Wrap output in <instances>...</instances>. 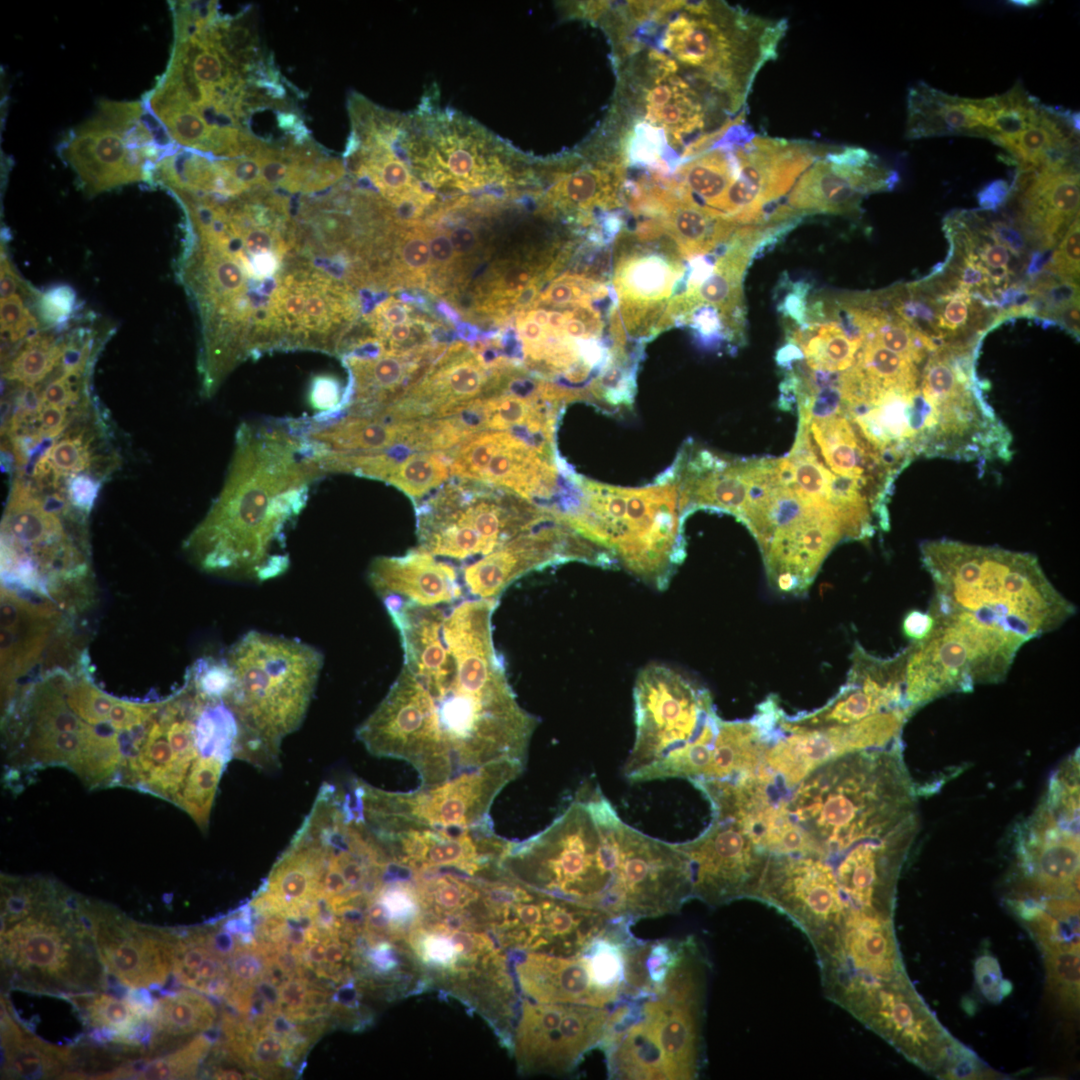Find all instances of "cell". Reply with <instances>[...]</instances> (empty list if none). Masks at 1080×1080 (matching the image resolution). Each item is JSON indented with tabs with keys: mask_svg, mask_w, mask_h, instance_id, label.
Returning <instances> with one entry per match:
<instances>
[{
	"mask_svg": "<svg viewBox=\"0 0 1080 1080\" xmlns=\"http://www.w3.org/2000/svg\"><path fill=\"white\" fill-rule=\"evenodd\" d=\"M497 605L465 596L387 610L404 662L356 737L376 757L411 764L421 787L492 765L526 764L538 720L518 703L495 648Z\"/></svg>",
	"mask_w": 1080,
	"mask_h": 1080,
	"instance_id": "1",
	"label": "cell"
},
{
	"mask_svg": "<svg viewBox=\"0 0 1080 1080\" xmlns=\"http://www.w3.org/2000/svg\"><path fill=\"white\" fill-rule=\"evenodd\" d=\"M502 865L530 888L629 925L675 914L692 899L677 844L626 824L592 781L544 830L510 842Z\"/></svg>",
	"mask_w": 1080,
	"mask_h": 1080,
	"instance_id": "2",
	"label": "cell"
},
{
	"mask_svg": "<svg viewBox=\"0 0 1080 1080\" xmlns=\"http://www.w3.org/2000/svg\"><path fill=\"white\" fill-rule=\"evenodd\" d=\"M325 476L291 418L242 423L219 495L183 543L219 577L264 582L290 565L286 535Z\"/></svg>",
	"mask_w": 1080,
	"mask_h": 1080,
	"instance_id": "3",
	"label": "cell"
},
{
	"mask_svg": "<svg viewBox=\"0 0 1080 1080\" xmlns=\"http://www.w3.org/2000/svg\"><path fill=\"white\" fill-rule=\"evenodd\" d=\"M786 19L724 1L623 2L610 35L652 47L729 117L742 112L756 75L778 56Z\"/></svg>",
	"mask_w": 1080,
	"mask_h": 1080,
	"instance_id": "4",
	"label": "cell"
},
{
	"mask_svg": "<svg viewBox=\"0 0 1080 1080\" xmlns=\"http://www.w3.org/2000/svg\"><path fill=\"white\" fill-rule=\"evenodd\" d=\"M920 555L934 586L929 609L965 613L1027 642L1076 613L1030 553L938 539L922 542Z\"/></svg>",
	"mask_w": 1080,
	"mask_h": 1080,
	"instance_id": "5",
	"label": "cell"
},
{
	"mask_svg": "<svg viewBox=\"0 0 1080 1080\" xmlns=\"http://www.w3.org/2000/svg\"><path fill=\"white\" fill-rule=\"evenodd\" d=\"M225 659L232 674L225 699L239 725L235 758L275 768L284 738L307 714L324 656L301 640L252 630Z\"/></svg>",
	"mask_w": 1080,
	"mask_h": 1080,
	"instance_id": "6",
	"label": "cell"
},
{
	"mask_svg": "<svg viewBox=\"0 0 1080 1080\" xmlns=\"http://www.w3.org/2000/svg\"><path fill=\"white\" fill-rule=\"evenodd\" d=\"M2 981L34 993L72 996L105 991L87 913V897L50 879L38 907L1 930Z\"/></svg>",
	"mask_w": 1080,
	"mask_h": 1080,
	"instance_id": "7",
	"label": "cell"
},
{
	"mask_svg": "<svg viewBox=\"0 0 1080 1080\" xmlns=\"http://www.w3.org/2000/svg\"><path fill=\"white\" fill-rule=\"evenodd\" d=\"M569 525L630 572L662 590L683 558L671 486L619 489L585 483Z\"/></svg>",
	"mask_w": 1080,
	"mask_h": 1080,
	"instance_id": "8",
	"label": "cell"
},
{
	"mask_svg": "<svg viewBox=\"0 0 1080 1080\" xmlns=\"http://www.w3.org/2000/svg\"><path fill=\"white\" fill-rule=\"evenodd\" d=\"M416 505L419 548L457 568L490 554L552 516L501 489L460 479Z\"/></svg>",
	"mask_w": 1080,
	"mask_h": 1080,
	"instance_id": "9",
	"label": "cell"
},
{
	"mask_svg": "<svg viewBox=\"0 0 1080 1080\" xmlns=\"http://www.w3.org/2000/svg\"><path fill=\"white\" fill-rule=\"evenodd\" d=\"M928 612L930 633L907 646L905 699L913 714L947 694L1003 681L1025 643L964 613Z\"/></svg>",
	"mask_w": 1080,
	"mask_h": 1080,
	"instance_id": "10",
	"label": "cell"
},
{
	"mask_svg": "<svg viewBox=\"0 0 1080 1080\" xmlns=\"http://www.w3.org/2000/svg\"><path fill=\"white\" fill-rule=\"evenodd\" d=\"M636 737L624 765L631 782L681 778L692 747L717 716L708 690L673 669L651 664L634 685Z\"/></svg>",
	"mask_w": 1080,
	"mask_h": 1080,
	"instance_id": "11",
	"label": "cell"
},
{
	"mask_svg": "<svg viewBox=\"0 0 1080 1080\" xmlns=\"http://www.w3.org/2000/svg\"><path fill=\"white\" fill-rule=\"evenodd\" d=\"M174 144L143 102L104 100L69 132L60 155L84 191L94 196L151 181L156 164L176 149Z\"/></svg>",
	"mask_w": 1080,
	"mask_h": 1080,
	"instance_id": "12",
	"label": "cell"
},
{
	"mask_svg": "<svg viewBox=\"0 0 1080 1080\" xmlns=\"http://www.w3.org/2000/svg\"><path fill=\"white\" fill-rule=\"evenodd\" d=\"M431 92L411 114L416 176L432 186L461 190L520 183L532 156L515 149L458 111L441 108Z\"/></svg>",
	"mask_w": 1080,
	"mask_h": 1080,
	"instance_id": "13",
	"label": "cell"
},
{
	"mask_svg": "<svg viewBox=\"0 0 1080 1080\" xmlns=\"http://www.w3.org/2000/svg\"><path fill=\"white\" fill-rule=\"evenodd\" d=\"M709 972L705 949L687 944L652 994L623 999L628 1018L667 1080L696 1079L703 1068Z\"/></svg>",
	"mask_w": 1080,
	"mask_h": 1080,
	"instance_id": "14",
	"label": "cell"
},
{
	"mask_svg": "<svg viewBox=\"0 0 1080 1080\" xmlns=\"http://www.w3.org/2000/svg\"><path fill=\"white\" fill-rule=\"evenodd\" d=\"M1015 842L1020 891L1043 906L1078 902V753L1053 773L1037 808L1018 826Z\"/></svg>",
	"mask_w": 1080,
	"mask_h": 1080,
	"instance_id": "15",
	"label": "cell"
},
{
	"mask_svg": "<svg viewBox=\"0 0 1080 1080\" xmlns=\"http://www.w3.org/2000/svg\"><path fill=\"white\" fill-rule=\"evenodd\" d=\"M613 285L615 315L626 336L646 337L669 326L667 311L680 293L682 257L656 221L644 219L635 232L616 239Z\"/></svg>",
	"mask_w": 1080,
	"mask_h": 1080,
	"instance_id": "16",
	"label": "cell"
},
{
	"mask_svg": "<svg viewBox=\"0 0 1080 1080\" xmlns=\"http://www.w3.org/2000/svg\"><path fill=\"white\" fill-rule=\"evenodd\" d=\"M790 918L813 945L819 965L836 958L850 911L832 866L811 854H766L752 897Z\"/></svg>",
	"mask_w": 1080,
	"mask_h": 1080,
	"instance_id": "17",
	"label": "cell"
},
{
	"mask_svg": "<svg viewBox=\"0 0 1080 1080\" xmlns=\"http://www.w3.org/2000/svg\"><path fill=\"white\" fill-rule=\"evenodd\" d=\"M611 1008L525 1001L518 1022L514 1051L525 1074L562 1075L573 1071L594 1048H599Z\"/></svg>",
	"mask_w": 1080,
	"mask_h": 1080,
	"instance_id": "18",
	"label": "cell"
},
{
	"mask_svg": "<svg viewBox=\"0 0 1080 1080\" xmlns=\"http://www.w3.org/2000/svg\"><path fill=\"white\" fill-rule=\"evenodd\" d=\"M910 1060L930 1067L946 1054L947 1037L913 991L905 974L885 982H859L836 999Z\"/></svg>",
	"mask_w": 1080,
	"mask_h": 1080,
	"instance_id": "19",
	"label": "cell"
},
{
	"mask_svg": "<svg viewBox=\"0 0 1080 1080\" xmlns=\"http://www.w3.org/2000/svg\"><path fill=\"white\" fill-rule=\"evenodd\" d=\"M525 766L502 763L464 774L432 787L410 792L376 788L381 805L401 821L431 828H473L490 822L489 810L498 793Z\"/></svg>",
	"mask_w": 1080,
	"mask_h": 1080,
	"instance_id": "20",
	"label": "cell"
},
{
	"mask_svg": "<svg viewBox=\"0 0 1080 1080\" xmlns=\"http://www.w3.org/2000/svg\"><path fill=\"white\" fill-rule=\"evenodd\" d=\"M676 844L688 860L692 898L714 907L752 899L766 853L756 847L737 822L713 815L698 837Z\"/></svg>",
	"mask_w": 1080,
	"mask_h": 1080,
	"instance_id": "21",
	"label": "cell"
},
{
	"mask_svg": "<svg viewBox=\"0 0 1080 1080\" xmlns=\"http://www.w3.org/2000/svg\"><path fill=\"white\" fill-rule=\"evenodd\" d=\"M897 182V172L867 149L833 146L799 177L784 205L800 217L858 213L865 196L891 190Z\"/></svg>",
	"mask_w": 1080,
	"mask_h": 1080,
	"instance_id": "22",
	"label": "cell"
},
{
	"mask_svg": "<svg viewBox=\"0 0 1080 1080\" xmlns=\"http://www.w3.org/2000/svg\"><path fill=\"white\" fill-rule=\"evenodd\" d=\"M89 914L101 963L119 985L155 989L167 982L173 968L172 929L141 924L92 899Z\"/></svg>",
	"mask_w": 1080,
	"mask_h": 1080,
	"instance_id": "23",
	"label": "cell"
},
{
	"mask_svg": "<svg viewBox=\"0 0 1080 1080\" xmlns=\"http://www.w3.org/2000/svg\"><path fill=\"white\" fill-rule=\"evenodd\" d=\"M851 663L846 684L832 700L816 711L795 717L782 711L779 728L803 731L845 726L889 711H904L912 716L905 699L903 661L898 655L879 658L856 643Z\"/></svg>",
	"mask_w": 1080,
	"mask_h": 1080,
	"instance_id": "24",
	"label": "cell"
},
{
	"mask_svg": "<svg viewBox=\"0 0 1080 1080\" xmlns=\"http://www.w3.org/2000/svg\"><path fill=\"white\" fill-rule=\"evenodd\" d=\"M843 537L834 507L806 506L796 521L774 531L762 548L771 584L784 593L806 592L823 559Z\"/></svg>",
	"mask_w": 1080,
	"mask_h": 1080,
	"instance_id": "25",
	"label": "cell"
},
{
	"mask_svg": "<svg viewBox=\"0 0 1080 1080\" xmlns=\"http://www.w3.org/2000/svg\"><path fill=\"white\" fill-rule=\"evenodd\" d=\"M61 608L54 602L1 588V681L2 705L16 693L20 681L34 669L61 625Z\"/></svg>",
	"mask_w": 1080,
	"mask_h": 1080,
	"instance_id": "26",
	"label": "cell"
},
{
	"mask_svg": "<svg viewBox=\"0 0 1080 1080\" xmlns=\"http://www.w3.org/2000/svg\"><path fill=\"white\" fill-rule=\"evenodd\" d=\"M1010 188L1017 222L1041 252L1053 249L1079 218L1078 167L1017 169Z\"/></svg>",
	"mask_w": 1080,
	"mask_h": 1080,
	"instance_id": "27",
	"label": "cell"
},
{
	"mask_svg": "<svg viewBox=\"0 0 1080 1080\" xmlns=\"http://www.w3.org/2000/svg\"><path fill=\"white\" fill-rule=\"evenodd\" d=\"M367 579L385 609L430 606L468 596L459 569L419 547L401 556L375 558Z\"/></svg>",
	"mask_w": 1080,
	"mask_h": 1080,
	"instance_id": "28",
	"label": "cell"
},
{
	"mask_svg": "<svg viewBox=\"0 0 1080 1080\" xmlns=\"http://www.w3.org/2000/svg\"><path fill=\"white\" fill-rule=\"evenodd\" d=\"M892 917L848 911L842 925L836 960L821 969L822 983L844 976L885 982L902 974Z\"/></svg>",
	"mask_w": 1080,
	"mask_h": 1080,
	"instance_id": "29",
	"label": "cell"
},
{
	"mask_svg": "<svg viewBox=\"0 0 1080 1080\" xmlns=\"http://www.w3.org/2000/svg\"><path fill=\"white\" fill-rule=\"evenodd\" d=\"M522 990L541 1003L613 1006L620 997L596 980L587 955L531 952L516 967Z\"/></svg>",
	"mask_w": 1080,
	"mask_h": 1080,
	"instance_id": "30",
	"label": "cell"
},
{
	"mask_svg": "<svg viewBox=\"0 0 1080 1080\" xmlns=\"http://www.w3.org/2000/svg\"><path fill=\"white\" fill-rule=\"evenodd\" d=\"M996 105V96L962 98L918 82L908 91L906 137L910 140L945 135L987 138Z\"/></svg>",
	"mask_w": 1080,
	"mask_h": 1080,
	"instance_id": "31",
	"label": "cell"
},
{
	"mask_svg": "<svg viewBox=\"0 0 1080 1080\" xmlns=\"http://www.w3.org/2000/svg\"><path fill=\"white\" fill-rule=\"evenodd\" d=\"M73 1060L69 1048L48 1044L22 1028L1 997V1079L64 1076Z\"/></svg>",
	"mask_w": 1080,
	"mask_h": 1080,
	"instance_id": "32",
	"label": "cell"
},
{
	"mask_svg": "<svg viewBox=\"0 0 1080 1080\" xmlns=\"http://www.w3.org/2000/svg\"><path fill=\"white\" fill-rule=\"evenodd\" d=\"M210 997L192 991H171L156 999L152 1017L151 1038L146 1056H155L172 1039L201 1033L214 1026L217 1018L216 1005Z\"/></svg>",
	"mask_w": 1080,
	"mask_h": 1080,
	"instance_id": "33",
	"label": "cell"
},
{
	"mask_svg": "<svg viewBox=\"0 0 1080 1080\" xmlns=\"http://www.w3.org/2000/svg\"><path fill=\"white\" fill-rule=\"evenodd\" d=\"M791 339L811 369L825 372L850 369L862 345V339L851 337L838 321L807 323L794 330Z\"/></svg>",
	"mask_w": 1080,
	"mask_h": 1080,
	"instance_id": "34",
	"label": "cell"
},
{
	"mask_svg": "<svg viewBox=\"0 0 1080 1080\" xmlns=\"http://www.w3.org/2000/svg\"><path fill=\"white\" fill-rule=\"evenodd\" d=\"M213 1043L201 1032L179 1049L164 1054L146 1056L123 1063L110 1071L97 1073L93 1079H187L194 1078L202 1060Z\"/></svg>",
	"mask_w": 1080,
	"mask_h": 1080,
	"instance_id": "35",
	"label": "cell"
},
{
	"mask_svg": "<svg viewBox=\"0 0 1080 1080\" xmlns=\"http://www.w3.org/2000/svg\"><path fill=\"white\" fill-rule=\"evenodd\" d=\"M854 365L881 389L915 392L920 388V364L874 340L863 339Z\"/></svg>",
	"mask_w": 1080,
	"mask_h": 1080,
	"instance_id": "36",
	"label": "cell"
},
{
	"mask_svg": "<svg viewBox=\"0 0 1080 1080\" xmlns=\"http://www.w3.org/2000/svg\"><path fill=\"white\" fill-rule=\"evenodd\" d=\"M65 346L66 341L39 332L4 360L2 377L15 386L38 385L58 366Z\"/></svg>",
	"mask_w": 1080,
	"mask_h": 1080,
	"instance_id": "37",
	"label": "cell"
},
{
	"mask_svg": "<svg viewBox=\"0 0 1080 1080\" xmlns=\"http://www.w3.org/2000/svg\"><path fill=\"white\" fill-rule=\"evenodd\" d=\"M451 460L446 452L409 453L397 462L384 481L405 493L416 504L451 476Z\"/></svg>",
	"mask_w": 1080,
	"mask_h": 1080,
	"instance_id": "38",
	"label": "cell"
},
{
	"mask_svg": "<svg viewBox=\"0 0 1080 1080\" xmlns=\"http://www.w3.org/2000/svg\"><path fill=\"white\" fill-rule=\"evenodd\" d=\"M1042 947L1045 950L1050 989L1064 1008L1075 1010L1079 994L1078 943H1051Z\"/></svg>",
	"mask_w": 1080,
	"mask_h": 1080,
	"instance_id": "39",
	"label": "cell"
},
{
	"mask_svg": "<svg viewBox=\"0 0 1080 1080\" xmlns=\"http://www.w3.org/2000/svg\"><path fill=\"white\" fill-rule=\"evenodd\" d=\"M50 878L1 875V930L31 914L42 901Z\"/></svg>",
	"mask_w": 1080,
	"mask_h": 1080,
	"instance_id": "40",
	"label": "cell"
},
{
	"mask_svg": "<svg viewBox=\"0 0 1080 1080\" xmlns=\"http://www.w3.org/2000/svg\"><path fill=\"white\" fill-rule=\"evenodd\" d=\"M295 1046L287 1039L264 1031H253L250 1039V1067L266 1076L277 1066H289L296 1059Z\"/></svg>",
	"mask_w": 1080,
	"mask_h": 1080,
	"instance_id": "41",
	"label": "cell"
},
{
	"mask_svg": "<svg viewBox=\"0 0 1080 1080\" xmlns=\"http://www.w3.org/2000/svg\"><path fill=\"white\" fill-rule=\"evenodd\" d=\"M1080 223L1075 219L1057 244L1044 270L1061 280L1079 284Z\"/></svg>",
	"mask_w": 1080,
	"mask_h": 1080,
	"instance_id": "42",
	"label": "cell"
},
{
	"mask_svg": "<svg viewBox=\"0 0 1080 1080\" xmlns=\"http://www.w3.org/2000/svg\"><path fill=\"white\" fill-rule=\"evenodd\" d=\"M36 309L46 325H63L76 310V293L68 285L52 286L38 295Z\"/></svg>",
	"mask_w": 1080,
	"mask_h": 1080,
	"instance_id": "43",
	"label": "cell"
},
{
	"mask_svg": "<svg viewBox=\"0 0 1080 1080\" xmlns=\"http://www.w3.org/2000/svg\"><path fill=\"white\" fill-rule=\"evenodd\" d=\"M229 976L233 984L254 985L264 977L267 968V959L256 946L240 945L235 954L229 959Z\"/></svg>",
	"mask_w": 1080,
	"mask_h": 1080,
	"instance_id": "44",
	"label": "cell"
},
{
	"mask_svg": "<svg viewBox=\"0 0 1080 1080\" xmlns=\"http://www.w3.org/2000/svg\"><path fill=\"white\" fill-rule=\"evenodd\" d=\"M399 261L410 274H425L431 263L428 238L420 231H408L401 237L398 247Z\"/></svg>",
	"mask_w": 1080,
	"mask_h": 1080,
	"instance_id": "45",
	"label": "cell"
},
{
	"mask_svg": "<svg viewBox=\"0 0 1080 1080\" xmlns=\"http://www.w3.org/2000/svg\"><path fill=\"white\" fill-rule=\"evenodd\" d=\"M416 947L426 963L441 968L452 967L459 956L446 932H423L418 937Z\"/></svg>",
	"mask_w": 1080,
	"mask_h": 1080,
	"instance_id": "46",
	"label": "cell"
},
{
	"mask_svg": "<svg viewBox=\"0 0 1080 1080\" xmlns=\"http://www.w3.org/2000/svg\"><path fill=\"white\" fill-rule=\"evenodd\" d=\"M345 391H342L339 382L332 376H316L310 389V402L320 413H329L338 410L344 401Z\"/></svg>",
	"mask_w": 1080,
	"mask_h": 1080,
	"instance_id": "47",
	"label": "cell"
},
{
	"mask_svg": "<svg viewBox=\"0 0 1080 1080\" xmlns=\"http://www.w3.org/2000/svg\"><path fill=\"white\" fill-rule=\"evenodd\" d=\"M309 983L300 976L289 977L279 986L281 1010L287 1015L301 1010L307 1001Z\"/></svg>",
	"mask_w": 1080,
	"mask_h": 1080,
	"instance_id": "48",
	"label": "cell"
},
{
	"mask_svg": "<svg viewBox=\"0 0 1080 1080\" xmlns=\"http://www.w3.org/2000/svg\"><path fill=\"white\" fill-rule=\"evenodd\" d=\"M407 305L393 299L380 303L373 313L375 330L407 323L410 321Z\"/></svg>",
	"mask_w": 1080,
	"mask_h": 1080,
	"instance_id": "49",
	"label": "cell"
},
{
	"mask_svg": "<svg viewBox=\"0 0 1080 1080\" xmlns=\"http://www.w3.org/2000/svg\"><path fill=\"white\" fill-rule=\"evenodd\" d=\"M204 941L210 951L216 956L229 961L240 946L237 937L222 927L210 930L203 929Z\"/></svg>",
	"mask_w": 1080,
	"mask_h": 1080,
	"instance_id": "50",
	"label": "cell"
},
{
	"mask_svg": "<svg viewBox=\"0 0 1080 1080\" xmlns=\"http://www.w3.org/2000/svg\"><path fill=\"white\" fill-rule=\"evenodd\" d=\"M1011 188L1004 180H995L978 193V202L983 210L995 211L1009 199Z\"/></svg>",
	"mask_w": 1080,
	"mask_h": 1080,
	"instance_id": "51",
	"label": "cell"
},
{
	"mask_svg": "<svg viewBox=\"0 0 1080 1080\" xmlns=\"http://www.w3.org/2000/svg\"><path fill=\"white\" fill-rule=\"evenodd\" d=\"M934 619L929 612L922 613L914 610L908 613L903 621V630L911 642L924 639L931 631Z\"/></svg>",
	"mask_w": 1080,
	"mask_h": 1080,
	"instance_id": "52",
	"label": "cell"
},
{
	"mask_svg": "<svg viewBox=\"0 0 1080 1080\" xmlns=\"http://www.w3.org/2000/svg\"><path fill=\"white\" fill-rule=\"evenodd\" d=\"M367 961L376 972L388 973L398 965L397 956L393 948L386 941L377 942L366 954Z\"/></svg>",
	"mask_w": 1080,
	"mask_h": 1080,
	"instance_id": "53",
	"label": "cell"
},
{
	"mask_svg": "<svg viewBox=\"0 0 1080 1080\" xmlns=\"http://www.w3.org/2000/svg\"><path fill=\"white\" fill-rule=\"evenodd\" d=\"M261 1031L283 1037L289 1042L300 1033L296 1022L282 1010L272 1013Z\"/></svg>",
	"mask_w": 1080,
	"mask_h": 1080,
	"instance_id": "54",
	"label": "cell"
},
{
	"mask_svg": "<svg viewBox=\"0 0 1080 1080\" xmlns=\"http://www.w3.org/2000/svg\"><path fill=\"white\" fill-rule=\"evenodd\" d=\"M428 240L432 261L439 265H447L454 259L455 251L449 236L436 233Z\"/></svg>",
	"mask_w": 1080,
	"mask_h": 1080,
	"instance_id": "55",
	"label": "cell"
},
{
	"mask_svg": "<svg viewBox=\"0 0 1080 1080\" xmlns=\"http://www.w3.org/2000/svg\"><path fill=\"white\" fill-rule=\"evenodd\" d=\"M449 239L455 253L459 255L471 253L477 244V235L468 226L453 229L449 234Z\"/></svg>",
	"mask_w": 1080,
	"mask_h": 1080,
	"instance_id": "56",
	"label": "cell"
},
{
	"mask_svg": "<svg viewBox=\"0 0 1080 1080\" xmlns=\"http://www.w3.org/2000/svg\"><path fill=\"white\" fill-rule=\"evenodd\" d=\"M254 987L273 1013L281 1010L279 987L275 983L264 976L254 984Z\"/></svg>",
	"mask_w": 1080,
	"mask_h": 1080,
	"instance_id": "57",
	"label": "cell"
},
{
	"mask_svg": "<svg viewBox=\"0 0 1080 1080\" xmlns=\"http://www.w3.org/2000/svg\"><path fill=\"white\" fill-rule=\"evenodd\" d=\"M1 256V299H3L16 294L20 280L3 252Z\"/></svg>",
	"mask_w": 1080,
	"mask_h": 1080,
	"instance_id": "58",
	"label": "cell"
},
{
	"mask_svg": "<svg viewBox=\"0 0 1080 1080\" xmlns=\"http://www.w3.org/2000/svg\"><path fill=\"white\" fill-rule=\"evenodd\" d=\"M330 939H318L310 942L302 953L304 965L310 968L322 966L325 963L326 944Z\"/></svg>",
	"mask_w": 1080,
	"mask_h": 1080,
	"instance_id": "59",
	"label": "cell"
},
{
	"mask_svg": "<svg viewBox=\"0 0 1080 1080\" xmlns=\"http://www.w3.org/2000/svg\"><path fill=\"white\" fill-rule=\"evenodd\" d=\"M358 999V991L355 985L349 981L341 985L335 993L332 995L331 1001L334 1005L353 1007L356 1005Z\"/></svg>",
	"mask_w": 1080,
	"mask_h": 1080,
	"instance_id": "60",
	"label": "cell"
},
{
	"mask_svg": "<svg viewBox=\"0 0 1080 1080\" xmlns=\"http://www.w3.org/2000/svg\"><path fill=\"white\" fill-rule=\"evenodd\" d=\"M348 951L347 945L340 943L336 938H331L326 944L325 963L337 967L343 961Z\"/></svg>",
	"mask_w": 1080,
	"mask_h": 1080,
	"instance_id": "61",
	"label": "cell"
},
{
	"mask_svg": "<svg viewBox=\"0 0 1080 1080\" xmlns=\"http://www.w3.org/2000/svg\"><path fill=\"white\" fill-rule=\"evenodd\" d=\"M329 994L321 989L309 988L306 1005L327 1008Z\"/></svg>",
	"mask_w": 1080,
	"mask_h": 1080,
	"instance_id": "62",
	"label": "cell"
},
{
	"mask_svg": "<svg viewBox=\"0 0 1080 1080\" xmlns=\"http://www.w3.org/2000/svg\"><path fill=\"white\" fill-rule=\"evenodd\" d=\"M211 1078L221 1080H241L244 1079V1075L233 1069L216 1068L214 1072L211 1073Z\"/></svg>",
	"mask_w": 1080,
	"mask_h": 1080,
	"instance_id": "63",
	"label": "cell"
},
{
	"mask_svg": "<svg viewBox=\"0 0 1080 1080\" xmlns=\"http://www.w3.org/2000/svg\"><path fill=\"white\" fill-rule=\"evenodd\" d=\"M1008 3L1012 4L1013 6L1026 7L1027 8V7H1034V6L1038 5L1041 2L1036 1V0H1012V1H1009Z\"/></svg>",
	"mask_w": 1080,
	"mask_h": 1080,
	"instance_id": "64",
	"label": "cell"
}]
</instances>
